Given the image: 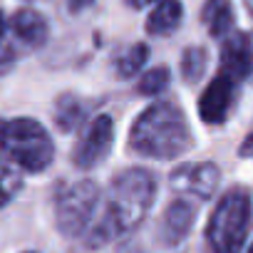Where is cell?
<instances>
[{
  "mask_svg": "<svg viewBox=\"0 0 253 253\" xmlns=\"http://www.w3.org/2000/svg\"><path fill=\"white\" fill-rule=\"evenodd\" d=\"M154 191H157L154 176L144 169H129L119 174L109 186L107 211L99 226L94 228L92 243H102L137 228L154 204Z\"/></svg>",
  "mask_w": 253,
  "mask_h": 253,
  "instance_id": "1",
  "label": "cell"
},
{
  "mask_svg": "<svg viewBox=\"0 0 253 253\" xmlns=\"http://www.w3.org/2000/svg\"><path fill=\"white\" fill-rule=\"evenodd\" d=\"M129 144L137 154L152 159H174L191 149L194 137L184 112L176 104L157 102L139 114L132 126Z\"/></svg>",
  "mask_w": 253,
  "mask_h": 253,
  "instance_id": "2",
  "label": "cell"
},
{
  "mask_svg": "<svg viewBox=\"0 0 253 253\" xmlns=\"http://www.w3.org/2000/svg\"><path fill=\"white\" fill-rule=\"evenodd\" d=\"M253 209H251V194L241 186L228 189L206 226V241L213 253H241L246 236L251 231Z\"/></svg>",
  "mask_w": 253,
  "mask_h": 253,
  "instance_id": "3",
  "label": "cell"
},
{
  "mask_svg": "<svg viewBox=\"0 0 253 253\" xmlns=\"http://www.w3.org/2000/svg\"><path fill=\"white\" fill-rule=\"evenodd\" d=\"M0 147L13 164L28 171H45L55 159V144L45 126L25 117L10 119L0 126Z\"/></svg>",
  "mask_w": 253,
  "mask_h": 253,
  "instance_id": "4",
  "label": "cell"
},
{
  "mask_svg": "<svg viewBox=\"0 0 253 253\" xmlns=\"http://www.w3.org/2000/svg\"><path fill=\"white\" fill-rule=\"evenodd\" d=\"M99 201V189L92 181H77L70 184L65 191L57 196V226L67 236H80L97 209Z\"/></svg>",
  "mask_w": 253,
  "mask_h": 253,
  "instance_id": "5",
  "label": "cell"
},
{
  "mask_svg": "<svg viewBox=\"0 0 253 253\" xmlns=\"http://www.w3.org/2000/svg\"><path fill=\"white\" fill-rule=\"evenodd\" d=\"M114 144V122L109 114H99L82 134V139L77 142L72 159L80 169H92L94 164H99L102 159H107L109 149Z\"/></svg>",
  "mask_w": 253,
  "mask_h": 253,
  "instance_id": "6",
  "label": "cell"
},
{
  "mask_svg": "<svg viewBox=\"0 0 253 253\" xmlns=\"http://www.w3.org/2000/svg\"><path fill=\"white\" fill-rule=\"evenodd\" d=\"M253 72V38L248 33L226 35L221 45V75L231 82H243Z\"/></svg>",
  "mask_w": 253,
  "mask_h": 253,
  "instance_id": "7",
  "label": "cell"
},
{
  "mask_svg": "<svg viewBox=\"0 0 253 253\" xmlns=\"http://www.w3.org/2000/svg\"><path fill=\"white\" fill-rule=\"evenodd\" d=\"M218 179H221V174H218V167H213V164H186L171 174V186L176 191H186V194L209 199V196H213Z\"/></svg>",
  "mask_w": 253,
  "mask_h": 253,
  "instance_id": "8",
  "label": "cell"
},
{
  "mask_svg": "<svg viewBox=\"0 0 253 253\" xmlns=\"http://www.w3.org/2000/svg\"><path fill=\"white\" fill-rule=\"evenodd\" d=\"M233 87H236V82H231L221 72H218V77H213L209 82V87L204 89V94L199 99V114H201L204 122L218 124V122L226 119L231 102H233Z\"/></svg>",
  "mask_w": 253,
  "mask_h": 253,
  "instance_id": "9",
  "label": "cell"
},
{
  "mask_svg": "<svg viewBox=\"0 0 253 253\" xmlns=\"http://www.w3.org/2000/svg\"><path fill=\"white\" fill-rule=\"evenodd\" d=\"M194 221H196L194 206H189L186 201H174V204L167 209V213H164L162 233H164V238H167L169 243H176V241H181V238L191 231Z\"/></svg>",
  "mask_w": 253,
  "mask_h": 253,
  "instance_id": "10",
  "label": "cell"
},
{
  "mask_svg": "<svg viewBox=\"0 0 253 253\" xmlns=\"http://www.w3.org/2000/svg\"><path fill=\"white\" fill-rule=\"evenodd\" d=\"M10 28L23 42H28L33 47H40L47 40V20L35 10H28V8L18 10L10 20Z\"/></svg>",
  "mask_w": 253,
  "mask_h": 253,
  "instance_id": "11",
  "label": "cell"
},
{
  "mask_svg": "<svg viewBox=\"0 0 253 253\" xmlns=\"http://www.w3.org/2000/svg\"><path fill=\"white\" fill-rule=\"evenodd\" d=\"M184 8L179 0H162L147 18V33L149 35H169L181 25Z\"/></svg>",
  "mask_w": 253,
  "mask_h": 253,
  "instance_id": "12",
  "label": "cell"
},
{
  "mask_svg": "<svg viewBox=\"0 0 253 253\" xmlns=\"http://www.w3.org/2000/svg\"><path fill=\"white\" fill-rule=\"evenodd\" d=\"M201 23L206 25L209 35L226 38L233 28V8L228 0H206L201 8Z\"/></svg>",
  "mask_w": 253,
  "mask_h": 253,
  "instance_id": "13",
  "label": "cell"
},
{
  "mask_svg": "<svg viewBox=\"0 0 253 253\" xmlns=\"http://www.w3.org/2000/svg\"><path fill=\"white\" fill-rule=\"evenodd\" d=\"M147 57H149V47L147 45H132L129 50H126L124 55H119L117 57V72H119V77H134L139 70H142V65L147 62Z\"/></svg>",
  "mask_w": 253,
  "mask_h": 253,
  "instance_id": "14",
  "label": "cell"
},
{
  "mask_svg": "<svg viewBox=\"0 0 253 253\" xmlns=\"http://www.w3.org/2000/svg\"><path fill=\"white\" fill-rule=\"evenodd\" d=\"M20 189V176L8 157L0 154V206H5Z\"/></svg>",
  "mask_w": 253,
  "mask_h": 253,
  "instance_id": "15",
  "label": "cell"
},
{
  "mask_svg": "<svg viewBox=\"0 0 253 253\" xmlns=\"http://www.w3.org/2000/svg\"><path fill=\"white\" fill-rule=\"evenodd\" d=\"M206 70V52L201 47H186L181 55V75L186 82H196Z\"/></svg>",
  "mask_w": 253,
  "mask_h": 253,
  "instance_id": "16",
  "label": "cell"
},
{
  "mask_svg": "<svg viewBox=\"0 0 253 253\" xmlns=\"http://www.w3.org/2000/svg\"><path fill=\"white\" fill-rule=\"evenodd\" d=\"M169 80H171V75H169L167 67H154V70H149L147 75H142V80H139V84H137V92L144 94V97L162 94V92L169 87Z\"/></svg>",
  "mask_w": 253,
  "mask_h": 253,
  "instance_id": "17",
  "label": "cell"
},
{
  "mask_svg": "<svg viewBox=\"0 0 253 253\" xmlns=\"http://www.w3.org/2000/svg\"><path fill=\"white\" fill-rule=\"evenodd\" d=\"M55 117H57V124L62 126V129H72V126H77V122L82 119V109L72 97H62L60 104H57Z\"/></svg>",
  "mask_w": 253,
  "mask_h": 253,
  "instance_id": "18",
  "label": "cell"
},
{
  "mask_svg": "<svg viewBox=\"0 0 253 253\" xmlns=\"http://www.w3.org/2000/svg\"><path fill=\"white\" fill-rule=\"evenodd\" d=\"M89 5H94V0H67V8H70L72 13H82V10L89 8Z\"/></svg>",
  "mask_w": 253,
  "mask_h": 253,
  "instance_id": "19",
  "label": "cell"
},
{
  "mask_svg": "<svg viewBox=\"0 0 253 253\" xmlns=\"http://www.w3.org/2000/svg\"><path fill=\"white\" fill-rule=\"evenodd\" d=\"M152 3H162V0H129V5H134V8H147Z\"/></svg>",
  "mask_w": 253,
  "mask_h": 253,
  "instance_id": "20",
  "label": "cell"
},
{
  "mask_svg": "<svg viewBox=\"0 0 253 253\" xmlns=\"http://www.w3.org/2000/svg\"><path fill=\"white\" fill-rule=\"evenodd\" d=\"M3 35H5V20H3V15H0V40H3Z\"/></svg>",
  "mask_w": 253,
  "mask_h": 253,
  "instance_id": "21",
  "label": "cell"
},
{
  "mask_svg": "<svg viewBox=\"0 0 253 253\" xmlns=\"http://www.w3.org/2000/svg\"><path fill=\"white\" fill-rule=\"evenodd\" d=\"M243 3H246V8H248V10L253 13V0H243Z\"/></svg>",
  "mask_w": 253,
  "mask_h": 253,
  "instance_id": "22",
  "label": "cell"
},
{
  "mask_svg": "<svg viewBox=\"0 0 253 253\" xmlns=\"http://www.w3.org/2000/svg\"><path fill=\"white\" fill-rule=\"evenodd\" d=\"M248 253H253V246H251V248H248Z\"/></svg>",
  "mask_w": 253,
  "mask_h": 253,
  "instance_id": "23",
  "label": "cell"
}]
</instances>
